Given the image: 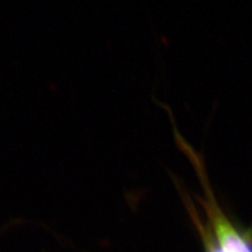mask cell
I'll list each match as a JSON object with an SVG mask.
<instances>
[{
    "mask_svg": "<svg viewBox=\"0 0 252 252\" xmlns=\"http://www.w3.org/2000/svg\"><path fill=\"white\" fill-rule=\"evenodd\" d=\"M204 206L206 224L200 226L206 252H252L251 235L236 227L211 195Z\"/></svg>",
    "mask_w": 252,
    "mask_h": 252,
    "instance_id": "6da1fadb",
    "label": "cell"
}]
</instances>
